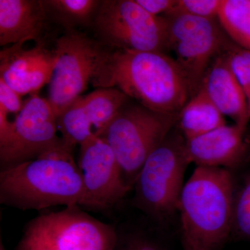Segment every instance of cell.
Listing matches in <instances>:
<instances>
[{"label":"cell","mask_w":250,"mask_h":250,"mask_svg":"<svg viewBox=\"0 0 250 250\" xmlns=\"http://www.w3.org/2000/svg\"><path fill=\"white\" fill-rule=\"evenodd\" d=\"M128 98L116 88H101L75 99L81 113L95 136H102L124 107Z\"/></svg>","instance_id":"17"},{"label":"cell","mask_w":250,"mask_h":250,"mask_svg":"<svg viewBox=\"0 0 250 250\" xmlns=\"http://www.w3.org/2000/svg\"><path fill=\"white\" fill-rule=\"evenodd\" d=\"M53 49L57 62L47 100L58 118L92 83L108 51L103 42L75 30L61 36Z\"/></svg>","instance_id":"8"},{"label":"cell","mask_w":250,"mask_h":250,"mask_svg":"<svg viewBox=\"0 0 250 250\" xmlns=\"http://www.w3.org/2000/svg\"><path fill=\"white\" fill-rule=\"evenodd\" d=\"M47 14H52L69 31L86 24L95 14L101 1L95 0H45L42 1Z\"/></svg>","instance_id":"19"},{"label":"cell","mask_w":250,"mask_h":250,"mask_svg":"<svg viewBox=\"0 0 250 250\" xmlns=\"http://www.w3.org/2000/svg\"><path fill=\"white\" fill-rule=\"evenodd\" d=\"M227 54L233 73L246 95L250 118V51L238 46H230Z\"/></svg>","instance_id":"21"},{"label":"cell","mask_w":250,"mask_h":250,"mask_svg":"<svg viewBox=\"0 0 250 250\" xmlns=\"http://www.w3.org/2000/svg\"><path fill=\"white\" fill-rule=\"evenodd\" d=\"M250 240V177L236 194L233 202L231 237Z\"/></svg>","instance_id":"20"},{"label":"cell","mask_w":250,"mask_h":250,"mask_svg":"<svg viewBox=\"0 0 250 250\" xmlns=\"http://www.w3.org/2000/svg\"><path fill=\"white\" fill-rule=\"evenodd\" d=\"M94 27L103 43L116 49L165 52L167 49L166 18L152 16L136 0L101 1Z\"/></svg>","instance_id":"6"},{"label":"cell","mask_w":250,"mask_h":250,"mask_svg":"<svg viewBox=\"0 0 250 250\" xmlns=\"http://www.w3.org/2000/svg\"><path fill=\"white\" fill-rule=\"evenodd\" d=\"M13 130V121L9 120V113L0 108V146L7 142Z\"/></svg>","instance_id":"27"},{"label":"cell","mask_w":250,"mask_h":250,"mask_svg":"<svg viewBox=\"0 0 250 250\" xmlns=\"http://www.w3.org/2000/svg\"><path fill=\"white\" fill-rule=\"evenodd\" d=\"M27 228L53 250H114L118 240L116 227L93 218L80 206L39 215Z\"/></svg>","instance_id":"10"},{"label":"cell","mask_w":250,"mask_h":250,"mask_svg":"<svg viewBox=\"0 0 250 250\" xmlns=\"http://www.w3.org/2000/svg\"><path fill=\"white\" fill-rule=\"evenodd\" d=\"M80 147L77 164L84 190L80 207L96 211L113 208L132 188L125 182L113 149L100 136L90 138Z\"/></svg>","instance_id":"11"},{"label":"cell","mask_w":250,"mask_h":250,"mask_svg":"<svg viewBox=\"0 0 250 250\" xmlns=\"http://www.w3.org/2000/svg\"><path fill=\"white\" fill-rule=\"evenodd\" d=\"M57 118L47 99L32 95L13 121L7 142L0 146L1 170L32 160L60 147Z\"/></svg>","instance_id":"9"},{"label":"cell","mask_w":250,"mask_h":250,"mask_svg":"<svg viewBox=\"0 0 250 250\" xmlns=\"http://www.w3.org/2000/svg\"><path fill=\"white\" fill-rule=\"evenodd\" d=\"M221 2L222 0H177L172 10L197 17L218 19Z\"/></svg>","instance_id":"22"},{"label":"cell","mask_w":250,"mask_h":250,"mask_svg":"<svg viewBox=\"0 0 250 250\" xmlns=\"http://www.w3.org/2000/svg\"><path fill=\"white\" fill-rule=\"evenodd\" d=\"M92 83L115 87L141 106L166 114H179L192 97L182 69L162 52L108 51Z\"/></svg>","instance_id":"1"},{"label":"cell","mask_w":250,"mask_h":250,"mask_svg":"<svg viewBox=\"0 0 250 250\" xmlns=\"http://www.w3.org/2000/svg\"><path fill=\"white\" fill-rule=\"evenodd\" d=\"M218 21L238 47L250 51V0H222Z\"/></svg>","instance_id":"18"},{"label":"cell","mask_w":250,"mask_h":250,"mask_svg":"<svg viewBox=\"0 0 250 250\" xmlns=\"http://www.w3.org/2000/svg\"><path fill=\"white\" fill-rule=\"evenodd\" d=\"M1 250H6L4 247H2V243H1Z\"/></svg>","instance_id":"29"},{"label":"cell","mask_w":250,"mask_h":250,"mask_svg":"<svg viewBox=\"0 0 250 250\" xmlns=\"http://www.w3.org/2000/svg\"><path fill=\"white\" fill-rule=\"evenodd\" d=\"M244 130L234 125H225L195 139L186 141L190 164L200 167H234L246 152Z\"/></svg>","instance_id":"13"},{"label":"cell","mask_w":250,"mask_h":250,"mask_svg":"<svg viewBox=\"0 0 250 250\" xmlns=\"http://www.w3.org/2000/svg\"><path fill=\"white\" fill-rule=\"evenodd\" d=\"M23 104L21 95L0 79V108L9 114H18L22 109Z\"/></svg>","instance_id":"24"},{"label":"cell","mask_w":250,"mask_h":250,"mask_svg":"<svg viewBox=\"0 0 250 250\" xmlns=\"http://www.w3.org/2000/svg\"><path fill=\"white\" fill-rule=\"evenodd\" d=\"M167 49L187 77L192 97L197 93L210 64L230 47L215 19L171 11L166 15ZM191 97V98H192Z\"/></svg>","instance_id":"7"},{"label":"cell","mask_w":250,"mask_h":250,"mask_svg":"<svg viewBox=\"0 0 250 250\" xmlns=\"http://www.w3.org/2000/svg\"><path fill=\"white\" fill-rule=\"evenodd\" d=\"M57 59L42 42L25 48L16 44L0 52V79L20 95L33 94L52 78Z\"/></svg>","instance_id":"12"},{"label":"cell","mask_w":250,"mask_h":250,"mask_svg":"<svg viewBox=\"0 0 250 250\" xmlns=\"http://www.w3.org/2000/svg\"><path fill=\"white\" fill-rule=\"evenodd\" d=\"M178 116L152 111L140 104L125 106L100 136L113 149L130 187H134L148 156L173 129Z\"/></svg>","instance_id":"5"},{"label":"cell","mask_w":250,"mask_h":250,"mask_svg":"<svg viewBox=\"0 0 250 250\" xmlns=\"http://www.w3.org/2000/svg\"><path fill=\"white\" fill-rule=\"evenodd\" d=\"M182 244H183L184 250H200L197 249L195 247L192 246L191 244L188 243V242L186 241L185 240L182 239Z\"/></svg>","instance_id":"28"},{"label":"cell","mask_w":250,"mask_h":250,"mask_svg":"<svg viewBox=\"0 0 250 250\" xmlns=\"http://www.w3.org/2000/svg\"><path fill=\"white\" fill-rule=\"evenodd\" d=\"M227 50L210 64L201 86L222 114L246 131L250 120L248 102L229 62Z\"/></svg>","instance_id":"14"},{"label":"cell","mask_w":250,"mask_h":250,"mask_svg":"<svg viewBox=\"0 0 250 250\" xmlns=\"http://www.w3.org/2000/svg\"><path fill=\"white\" fill-rule=\"evenodd\" d=\"M177 124L184 139L189 141L227 123L221 112L201 86L179 112Z\"/></svg>","instance_id":"16"},{"label":"cell","mask_w":250,"mask_h":250,"mask_svg":"<svg viewBox=\"0 0 250 250\" xmlns=\"http://www.w3.org/2000/svg\"><path fill=\"white\" fill-rule=\"evenodd\" d=\"M186 140L171 131L143 164L134 184L133 205L158 223L175 213L190 164Z\"/></svg>","instance_id":"4"},{"label":"cell","mask_w":250,"mask_h":250,"mask_svg":"<svg viewBox=\"0 0 250 250\" xmlns=\"http://www.w3.org/2000/svg\"><path fill=\"white\" fill-rule=\"evenodd\" d=\"M233 197L228 169L197 166L179 197L182 239L200 250H220L231 237Z\"/></svg>","instance_id":"3"},{"label":"cell","mask_w":250,"mask_h":250,"mask_svg":"<svg viewBox=\"0 0 250 250\" xmlns=\"http://www.w3.org/2000/svg\"><path fill=\"white\" fill-rule=\"evenodd\" d=\"M47 17L42 1L0 0V45L42 42Z\"/></svg>","instance_id":"15"},{"label":"cell","mask_w":250,"mask_h":250,"mask_svg":"<svg viewBox=\"0 0 250 250\" xmlns=\"http://www.w3.org/2000/svg\"><path fill=\"white\" fill-rule=\"evenodd\" d=\"M118 231V240L114 250H165L157 242L141 232L121 233Z\"/></svg>","instance_id":"23"},{"label":"cell","mask_w":250,"mask_h":250,"mask_svg":"<svg viewBox=\"0 0 250 250\" xmlns=\"http://www.w3.org/2000/svg\"><path fill=\"white\" fill-rule=\"evenodd\" d=\"M16 250H53L43 238L26 227L22 239Z\"/></svg>","instance_id":"26"},{"label":"cell","mask_w":250,"mask_h":250,"mask_svg":"<svg viewBox=\"0 0 250 250\" xmlns=\"http://www.w3.org/2000/svg\"><path fill=\"white\" fill-rule=\"evenodd\" d=\"M148 13L156 17L164 16L175 7L177 0H136Z\"/></svg>","instance_id":"25"},{"label":"cell","mask_w":250,"mask_h":250,"mask_svg":"<svg viewBox=\"0 0 250 250\" xmlns=\"http://www.w3.org/2000/svg\"><path fill=\"white\" fill-rule=\"evenodd\" d=\"M72 149L65 144L0 172V203L19 210L80 206L82 172Z\"/></svg>","instance_id":"2"}]
</instances>
